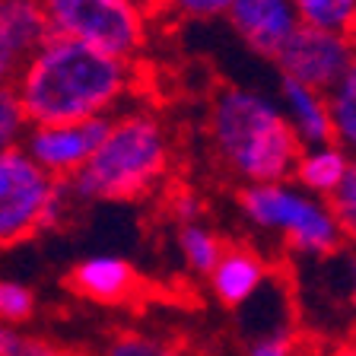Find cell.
I'll use <instances>...</instances> for the list:
<instances>
[{"mask_svg": "<svg viewBox=\"0 0 356 356\" xmlns=\"http://www.w3.org/2000/svg\"><path fill=\"white\" fill-rule=\"evenodd\" d=\"M13 86L32 124L99 118L131 96L134 60L51 32L22 60Z\"/></svg>", "mask_w": 356, "mask_h": 356, "instance_id": "1", "label": "cell"}, {"mask_svg": "<svg viewBox=\"0 0 356 356\" xmlns=\"http://www.w3.org/2000/svg\"><path fill=\"white\" fill-rule=\"evenodd\" d=\"M207 137L216 165L242 185L289 178L302 149L280 102L242 86H222L213 96Z\"/></svg>", "mask_w": 356, "mask_h": 356, "instance_id": "2", "label": "cell"}, {"mask_svg": "<svg viewBox=\"0 0 356 356\" xmlns=\"http://www.w3.org/2000/svg\"><path fill=\"white\" fill-rule=\"evenodd\" d=\"M172 163V140L159 115H111L108 131L86 163L67 178L74 200H134L163 181Z\"/></svg>", "mask_w": 356, "mask_h": 356, "instance_id": "3", "label": "cell"}, {"mask_svg": "<svg viewBox=\"0 0 356 356\" xmlns=\"http://www.w3.org/2000/svg\"><path fill=\"white\" fill-rule=\"evenodd\" d=\"M238 210L254 229L277 236L296 258L315 261L343 245V232L327 200L299 188L293 178L242 185Z\"/></svg>", "mask_w": 356, "mask_h": 356, "instance_id": "4", "label": "cell"}, {"mask_svg": "<svg viewBox=\"0 0 356 356\" xmlns=\"http://www.w3.org/2000/svg\"><path fill=\"white\" fill-rule=\"evenodd\" d=\"M70 188L42 169L22 147L0 149V248L54 229L67 210Z\"/></svg>", "mask_w": 356, "mask_h": 356, "instance_id": "5", "label": "cell"}, {"mask_svg": "<svg viewBox=\"0 0 356 356\" xmlns=\"http://www.w3.org/2000/svg\"><path fill=\"white\" fill-rule=\"evenodd\" d=\"M51 32L80 38L118 58H137L149 16L137 0H42Z\"/></svg>", "mask_w": 356, "mask_h": 356, "instance_id": "6", "label": "cell"}, {"mask_svg": "<svg viewBox=\"0 0 356 356\" xmlns=\"http://www.w3.org/2000/svg\"><path fill=\"white\" fill-rule=\"evenodd\" d=\"M353 58L356 42L350 32L299 22L270 60L280 67V76H293V80L325 92L337 83V76L347 70Z\"/></svg>", "mask_w": 356, "mask_h": 356, "instance_id": "7", "label": "cell"}, {"mask_svg": "<svg viewBox=\"0 0 356 356\" xmlns=\"http://www.w3.org/2000/svg\"><path fill=\"white\" fill-rule=\"evenodd\" d=\"M111 115L99 118H80V121H51V124H29L22 137V149L54 178H70L92 149L99 147L102 134L108 131Z\"/></svg>", "mask_w": 356, "mask_h": 356, "instance_id": "8", "label": "cell"}, {"mask_svg": "<svg viewBox=\"0 0 356 356\" xmlns=\"http://www.w3.org/2000/svg\"><path fill=\"white\" fill-rule=\"evenodd\" d=\"M229 26L248 48L261 58H274L277 48L296 29L299 13L293 0H232L226 10Z\"/></svg>", "mask_w": 356, "mask_h": 356, "instance_id": "9", "label": "cell"}, {"mask_svg": "<svg viewBox=\"0 0 356 356\" xmlns=\"http://www.w3.org/2000/svg\"><path fill=\"white\" fill-rule=\"evenodd\" d=\"M67 283L76 296H86L102 305H115L134 296L137 270L131 267V261L118 258V254H92L70 270Z\"/></svg>", "mask_w": 356, "mask_h": 356, "instance_id": "10", "label": "cell"}, {"mask_svg": "<svg viewBox=\"0 0 356 356\" xmlns=\"http://www.w3.org/2000/svg\"><path fill=\"white\" fill-rule=\"evenodd\" d=\"M207 280L216 302L226 309H238L264 286L267 264L261 254L248 252V248H222L216 264L210 267Z\"/></svg>", "mask_w": 356, "mask_h": 356, "instance_id": "11", "label": "cell"}, {"mask_svg": "<svg viewBox=\"0 0 356 356\" xmlns=\"http://www.w3.org/2000/svg\"><path fill=\"white\" fill-rule=\"evenodd\" d=\"M280 111L302 147L331 140V115L321 89H312L293 76H280Z\"/></svg>", "mask_w": 356, "mask_h": 356, "instance_id": "12", "label": "cell"}, {"mask_svg": "<svg viewBox=\"0 0 356 356\" xmlns=\"http://www.w3.org/2000/svg\"><path fill=\"white\" fill-rule=\"evenodd\" d=\"M350 159L353 156L334 140L325 143H312V147H302L296 156V165H293V181L305 191L318 194V197H327L334 188L341 185V178L347 175Z\"/></svg>", "mask_w": 356, "mask_h": 356, "instance_id": "13", "label": "cell"}, {"mask_svg": "<svg viewBox=\"0 0 356 356\" xmlns=\"http://www.w3.org/2000/svg\"><path fill=\"white\" fill-rule=\"evenodd\" d=\"M327 115H331V140L341 143L350 156H356V58L337 76L331 89H325Z\"/></svg>", "mask_w": 356, "mask_h": 356, "instance_id": "14", "label": "cell"}, {"mask_svg": "<svg viewBox=\"0 0 356 356\" xmlns=\"http://www.w3.org/2000/svg\"><path fill=\"white\" fill-rule=\"evenodd\" d=\"M0 22L7 26L10 38L26 58L51 35L42 0H0Z\"/></svg>", "mask_w": 356, "mask_h": 356, "instance_id": "15", "label": "cell"}, {"mask_svg": "<svg viewBox=\"0 0 356 356\" xmlns=\"http://www.w3.org/2000/svg\"><path fill=\"white\" fill-rule=\"evenodd\" d=\"M178 248H181V258H185L191 274L207 277L210 267L216 264V258H220V252L226 245L220 242V236H216L213 229L200 226L197 220H188V222H181V229H178Z\"/></svg>", "mask_w": 356, "mask_h": 356, "instance_id": "16", "label": "cell"}, {"mask_svg": "<svg viewBox=\"0 0 356 356\" xmlns=\"http://www.w3.org/2000/svg\"><path fill=\"white\" fill-rule=\"evenodd\" d=\"M318 261L325 264V277L334 280L337 299L343 302L350 321L356 325V245L343 242L341 248H334L331 254H321Z\"/></svg>", "mask_w": 356, "mask_h": 356, "instance_id": "17", "label": "cell"}, {"mask_svg": "<svg viewBox=\"0 0 356 356\" xmlns=\"http://www.w3.org/2000/svg\"><path fill=\"white\" fill-rule=\"evenodd\" d=\"M296 13L309 26L350 32L356 22V0H293Z\"/></svg>", "mask_w": 356, "mask_h": 356, "instance_id": "18", "label": "cell"}, {"mask_svg": "<svg viewBox=\"0 0 356 356\" xmlns=\"http://www.w3.org/2000/svg\"><path fill=\"white\" fill-rule=\"evenodd\" d=\"M29 115L19 102L13 83H0V149L22 147V137L29 131Z\"/></svg>", "mask_w": 356, "mask_h": 356, "instance_id": "19", "label": "cell"}, {"mask_svg": "<svg viewBox=\"0 0 356 356\" xmlns=\"http://www.w3.org/2000/svg\"><path fill=\"white\" fill-rule=\"evenodd\" d=\"M325 200H327V207H331L334 220H337V226H341L343 242L356 245V156L350 159V169L341 178V185L334 188Z\"/></svg>", "mask_w": 356, "mask_h": 356, "instance_id": "20", "label": "cell"}, {"mask_svg": "<svg viewBox=\"0 0 356 356\" xmlns=\"http://www.w3.org/2000/svg\"><path fill=\"white\" fill-rule=\"evenodd\" d=\"M32 315H35V293L26 283L0 280V321L19 327Z\"/></svg>", "mask_w": 356, "mask_h": 356, "instance_id": "21", "label": "cell"}, {"mask_svg": "<svg viewBox=\"0 0 356 356\" xmlns=\"http://www.w3.org/2000/svg\"><path fill=\"white\" fill-rule=\"evenodd\" d=\"M232 0H163V13H172L178 19H220L226 16Z\"/></svg>", "mask_w": 356, "mask_h": 356, "instance_id": "22", "label": "cell"}, {"mask_svg": "<svg viewBox=\"0 0 356 356\" xmlns=\"http://www.w3.org/2000/svg\"><path fill=\"white\" fill-rule=\"evenodd\" d=\"M48 343L32 341L29 334L16 331L13 325H3L0 321V356H22V353H48Z\"/></svg>", "mask_w": 356, "mask_h": 356, "instance_id": "23", "label": "cell"}, {"mask_svg": "<svg viewBox=\"0 0 356 356\" xmlns=\"http://www.w3.org/2000/svg\"><path fill=\"white\" fill-rule=\"evenodd\" d=\"M22 60H26V54L16 48V42L10 38L7 26L0 22V83H13L16 74H19Z\"/></svg>", "mask_w": 356, "mask_h": 356, "instance_id": "24", "label": "cell"}, {"mask_svg": "<svg viewBox=\"0 0 356 356\" xmlns=\"http://www.w3.org/2000/svg\"><path fill=\"white\" fill-rule=\"evenodd\" d=\"M163 343L159 341H149V337H143V334H124L121 341L111 343V353L118 356H156L163 353Z\"/></svg>", "mask_w": 356, "mask_h": 356, "instance_id": "25", "label": "cell"}, {"mask_svg": "<svg viewBox=\"0 0 356 356\" xmlns=\"http://www.w3.org/2000/svg\"><path fill=\"white\" fill-rule=\"evenodd\" d=\"M172 213H175V220L188 222V220H197L200 213V200L194 197V194H175V200H172Z\"/></svg>", "mask_w": 356, "mask_h": 356, "instance_id": "26", "label": "cell"}, {"mask_svg": "<svg viewBox=\"0 0 356 356\" xmlns=\"http://www.w3.org/2000/svg\"><path fill=\"white\" fill-rule=\"evenodd\" d=\"M143 7V13L147 16H153V13H163V0H137Z\"/></svg>", "mask_w": 356, "mask_h": 356, "instance_id": "27", "label": "cell"}, {"mask_svg": "<svg viewBox=\"0 0 356 356\" xmlns=\"http://www.w3.org/2000/svg\"><path fill=\"white\" fill-rule=\"evenodd\" d=\"M350 35H353V42H356V22H353V29H350Z\"/></svg>", "mask_w": 356, "mask_h": 356, "instance_id": "28", "label": "cell"}]
</instances>
